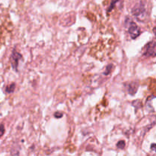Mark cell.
I'll return each instance as SVG.
<instances>
[{
    "mask_svg": "<svg viewBox=\"0 0 156 156\" xmlns=\"http://www.w3.org/2000/svg\"><path fill=\"white\" fill-rule=\"evenodd\" d=\"M133 15L135 17H136V18H144L145 14H146V6L145 4L142 2H139L138 4L136 5L133 7L132 10Z\"/></svg>",
    "mask_w": 156,
    "mask_h": 156,
    "instance_id": "1",
    "label": "cell"
},
{
    "mask_svg": "<svg viewBox=\"0 0 156 156\" xmlns=\"http://www.w3.org/2000/svg\"><path fill=\"white\" fill-rule=\"evenodd\" d=\"M128 32H129V35L131 36L132 39H136V38L140 36V34H141V30H140V27H139L135 22H133V21H131V22L129 23Z\"/></svg>",
    "mask_w": 156,
    "mask_h": 156,
    "instance_id": "2",
    "label": "cell"
},
{
    "mask_svg": "<svg viewBox=\"0 0 156 156\" xmlns=\"http://www.w3.org/2000/svg\"><path fill=\"white\" fill-rule=\"evenodd\" d=\"M22 59V56L19 53L16 51L15 50H14L12 51V55H11L10 57V62L11 64H12V66L14 69L17 70L18 66V62H19L20 59Z\"/></svg>",
    "mask_w": 156,
    "mask_h": 156,
    "instance_id": "3",
    "label": "cell"
},
{
    "mask_svg": "<svg viewBox=\"0 0 156 156\" xmlns=\"http://www.w3.org/2000/svg\"><path fill=\"white\" fill-rule=\"evenodd\" d=\"M144 56H155V41H152L149 42V44H146L145 47V52L143 53Z\"/></svg>",
    "mask_w": 156,
    "mask_h": 156,
    "instance_id": "4",
    "label": "cell"
},
{
    "mask_svg": "<svg viewBox=\"0 0 156 156\" xmlns=\"http://www.w3.org/2000/svg\"><path fill=\"white\" fill-rule=\"evenodd\" d=\"M125 86L127 88L128 93L131 95H134L138 90L139 83L137 82H133L129 84H126V85H125Z\"/></svg>",
    "mask_w": 156,
    "mask_h": 156,
    "instance_id": "5",
    "label": "cell"
},
{
    "mask_svg": "<svg viewBox=\"0 0 156 156\" xmlns=\"http://www.w3.org/2000/svg\"><path fill=\"white\" fill-rule=\"evenodd\" d=\"M15 84L12 83V84H11V85H8V86L6 87L5 91L7 93H12L14 91H15Z\"/></svg>",
    "mask_w": 156,
    "mask_h": 156,
    "instance_id": "6",
    "label": "cell"
},
{
    "mask_svg": "<svg viewBox=\"0 0 156 156\" xmlns=\"http://www.w3.org/2000/svg\"><path fill=\"white\" fill-rule=\"evenodd\" d=\"M112 69H113L112 64H110V65H108V66L106 67V69H105V71L104 72V75H105V76H107V75H109L110 73H111V71H112Z\"/></svg>",
    "mask_w": 156,
    "mask_h": 156,
    "instance_id": "7",
    "label": "cell"
},
{
    "mask_svg": "<svg viewBox=\"0 0 156 156\" xmlns=\"http://www.w3.org/2000/svg\"><path fill=\"white\" fill-rule=\"evenodd\" d=\"M125 145H126V144H125V142L123 141V140H121V141H120V142H118V143H117V148H118V149H124Z\"/></svg>",
    "mask_w": 156,
    "mask_h": 156,
    "instance_id": "8",
    "label": "cell"
},
{
    "mask_svg": "<svg viewBox=\"0 0 156 156\" xmlns=\"http://www.w3.org/2000/svg\"><path fill=\"white\" fill-rule=\"evenodd\" d=\"M5 133V126L3 124L0 125V137L2 136V135Z\"/></svg>",
    "mask_w": 156,
    "mask_h": 156,
    "instance_id": "9",
    "label": "cell"
},
{
    "mask_svg": "<svg viewBox=\"0 0 156 156\" xmlns=\"http://www.w3.org/2000/svg\"><path fill=\"white\" fill-rule=\"evenodd\" d=\"M117 2V0H114V1L112 2L111 6L109 7V9H108V12H110L111 10H112V9L114 7V5H115V4H116V2Z\"/></svg>",
    "mask_w": 156,
    "mask_h": 156,
    "instance_id": "10",
    "label": "cell"
},
{
    "mask_svg": "<svg viewBox=\"0 0 156 156\" xmlns=\"http://www.w3.org/2000/svg\"><path fill=\"white\" fill-rule=\"evenodd\" d=\"M62 116H63V114L60 112H56L54 114V117H56V118H61Z\"/></svg>",
    "mask_w": 156,
    "mask_h": 156,
    "instance_id": "11",
    "label": "cell"
},
{
    "mask_svg": "<svg viewBox=\"0 0 156 156\" xmlns=\"http://www.w3.org/2000/svg\"><path fill=\"white\" fill-rule=\"evenodd\" d=\"M155 144H152V150H155Z\"/></svg>",
    "mask_w": 156,
    "mask_h": 156,
    "instance_id": "12",
    "label": "cell"
}]
</instances>
